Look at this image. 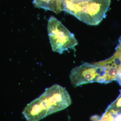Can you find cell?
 I'll return each mask as SVG.
<instances>
[{
    "label": "cell",
    "instance_id": "2",
    "mask_svg": "<svg viewBox=\"0 0 121 121\" xmlns=\"http://www.w3.org/2000/svg\"><path fill=\"white\" fill-rule=\"evenodd\" d=\"M111 0H64V11L89 25H98L105 17Z\"/></svg>",
    "mask_w": 121,
    "mask_h": 121
},
{
    "label": "cell",
    "instance_id": "3",
    "mask_svg": "<svg viewBox=\"0 0 121 121\" xmlns=\"http://www.w3.org/2000/svg\"><path fill=\"white\" fill-rule=\"evenodd\" d=\"M48 31L53 51L61 54L69 49H74L78 44L74 34L54 17L48 20Z\"/></svg>",
    "mask_w": 121,
    "mask_h": 121
},
{
    "label": "cell",
    "instance_id": "6",
    "mask_svg": "<svg viewBox=\"0 0 121 121\" xmlns=\"http://www.w3.org/2000/svg\"><path fill=\"white\" fill-rule=\"evenodd\" d=\"M35 7L50 10L56 13L64 11V0H33Z\"/></svg>",
    "mask_w": 121,
    "mask_h": 121
},
{
    "label": "cell",
    "instance_id": "4",
    "mask_svg": "<svg viewBox=\"0 0 121 121\" xmlns=\"http://www.w3.org/2000/svg\"><path fill=\"white\" fill-rule=\"evenodd\" d=\"M104 73V67L101 61L93 64L85 62L73 68L70 78L73 86L76 87L87 83H99Z\"/></svg>",
    "mask_w": 121,
    "mask_h": 121
},
{
    "label": "cell",
    "instance_id": "1",
    "mask_svg": "<svg viewBox=\"0 0 121 121\" xmlns=\"http://www.w3.org/2000/svg\"><path fill=\"white\" fill-rule=\"evenodd\" d=\"M71 103L70 97L66 89L60 85L54 84L27 104L22 114L27 121H38L64 109Z\"/></svg>",
    "mask_w": 121,
    "mask_h": 121
},
{
    "label": "cell",
    "instance_id": "5",
    "mask_svg": "<svg viewBox=\"0 0 121 121\" xmlns=\"http://www.w3.org/2000/svg\"><path fill=\"white\" fill-rule=\"evenodd\" d=\"M91 121H121V91L117 99L108 106L101 116L95 115Z\"/></svg>",
    "mask_w": 121,
    "mask_h": 121
},
{
    "label": "cell",
    "instance_id": "7",
    "mask_svg": "<svg viewBox=\"0 0 121 121\" xmlns=\"http://www.w3.org/2000/svg\"><path fill=\"white\" fill-rule=\"evenodd\" d=\"M115 62L121 66V36L118 40V44L115 48V51L111 56Z\"/></svg>",
    "mask_w": 121,
    "mask_h": 121
}]
</instances>
